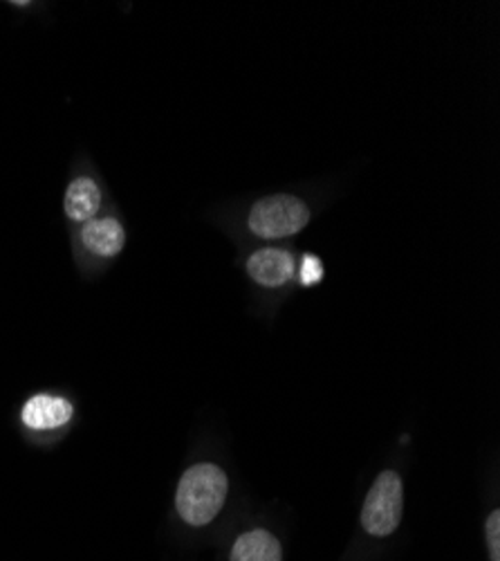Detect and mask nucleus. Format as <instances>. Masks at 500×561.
<instances>
[{"label": "nucleus", "mask_w": 500, "mask_h": 561, "mask_svg": "<svg viewBox=\"0 0 500 561\" xmlns=\"http://www.w3.org/2000/svg\"><path fill=\"white\" fill-rule=\"evenodd\" d=\"M227 474L212 463L189 467L178 486L176 507L189 526L202 528L212 524L227 501Z\"/></svg>", "instance_id": "f257e3e1"}, {"label": "nucleus", "mask_w": 500, "mask_h": 561, "mask_svg": "<svg viewBox=\"0 0 500 561\" xmlns=\"http://www.w3.org/2000/svg\"><path fill=\"white\" fill-rule=\"evenodd\" d=\"M81 243L95 256L112 258L127 245V232L115 219H93L83 225Z\"/></svg>", "instance_id": "423d86ee"}, {"label": "nucleus", "mask_w": 500, "mask_h": 561, "mask_svg": "<svg viewBox=\"0 0 500 561\" xmlns=\"http://www.w3.org/2000/svg\"><path fill=\"white\" fill-rule=\"evenodd\" d=\"M485 537L489 546L491 561H500V512H491L489 519L485 524Z\"/></svg>", "instance_id": "1a4fd4ad"}, {"label": "nucleus", "mask_w": 500, "mask_h": 561, "mask_svg": "<svg viewBox=\"0 0 500 561\" xmlns=\"http://www.w3.org/2000/svg\"><path fill=\"white\" fill-rule=\"evenodd\" d=\"M310 223L308 204L295 196L278 194L259 200L249 213V230L267 241L289 238Z\"/></svg>", "instance_id": "f03ea898"}, {"label": "nucleus", "mask_w": 500, "mask_h": 561, "mask_svg": "<svg viewBox=\"0 0 500 561\" xmlns=\"http://www.w3.org/2000/svg\"><path fill=\"white\" fill-rule=\"evenodd\" d=\"M404 512V490L402 479L395 471H382L374 479L364 510H361V526L372 537H389L397 530Z\"/></svg>", "instance_id": "7ed1b4c3"}, {"label": "nucleus", "mask_w": 500, "mask_h": 561, "mask_svg": "<svg viewBox=\"0 0 500 561\" xmlns=\"http://www.w3.org/2000/svg\"><path fill=\"white\" fill-rule=\"evenodd\" d=\"M99 207H102V191H99V185L93 178L81 176V178L70 183V187L66 191L63 209H66V215L72 223L93 221L97 211H99Z\"/></svg>", "instance_id": "0eeeda50"}, {"label": "nucleus", "mask_w": 500, "mask_h": 561, "mask_svg": "<svg viewBox=\"0 0 500 561\" xmlns=\"http://www.w3.org/2000/svg\"><path fill=\"white\" fill-rule=\"evenodd\" d=\"M72 405L66 398L38 394L29 398L21 411V420L25 426L34 431H52L72 420Z\"/></svg>", "instance_id": "39448f33"}, {"label": "nucleus", "mask_w": 500, "mask_h": 561, "mask_svg": "<svg viewBox=\"0 0 500 561\" xmlns=\"http://www.w3.org/2000/svg\"><path fill=\"white\" fill-rule=\"evenodd\" d=\"M247 272L263 288H281L295 277V256L278 247L259 249L249 256Z\"/></svg>", "instance_id": "20e7f679"}, {"label": "nucleus", "mask_w": 500, "mask_h": 561, "mask_svg": "<svg viewBox=\"0 0 500 561\" xmlns=\"http://www.w3.org/2000/svg\"><path fill=\"white\" fill-rule=\"evenodd\" d=\"M323 279V266L314 254H306L303 264H301V283L303 285H314Z\"/></svg>", "instance_id": "9d476101"}, {"label": "nucleus", "mask_w": 500, "mask_h": 561, "mask_svg": "<svg viewBox=\"0 0 500 561\" xmlns=\"http://www.w3.org/2000/svg\"><path fill=\"white\" fill-rule=\"evenodd\" d=\"M278 539L267 530H249L240 535L231 548V561H281Z\"/></svg>", "instance_id": "6e6552de"}]
</instances>
